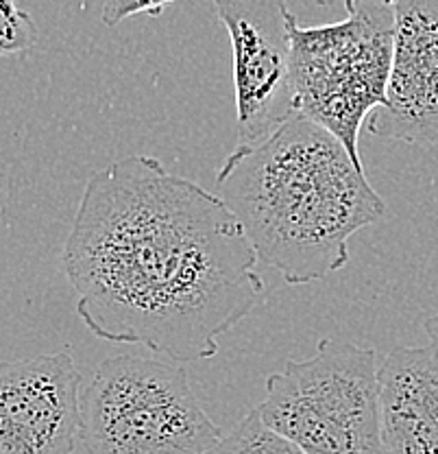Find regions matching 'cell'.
Wrapping results in <instances>:
<instances>
[{
  "label": "cell",
  "instance_id": "cell-1",
  "mask_svg": "<svg viewBox=\"0 0 438 454\" xmlns=\"http://www.w3.org/2000/svg\"><path fill=\"white\" fill-rule=\"evenodd\" d=\"M61 264L94 337L183 365L214 358L266 295L260 255L227 201L150 155L92 173Z\"/></svg>",
  "mask_w": 438,
  "mask_h": 454
},
{
  "label": "cell",
  "instance_id": "cell-2",
  "mask_svg": "<svg viewBox=\"0 0 438 454\" xmlns=\"http://www.w3.org/2000/svg\"><path fill=\"white\" fill-rule=\"evenodd\" d=\"M216 188L242 221L260 262L292 286L341 271L351 236L386 215L365 167L301 112L262 145L229 151Z\"/></svg>",
  "mask_w": 438,
  "mask_h": 454
},
{
  "label": "cell",
  "instance_id": "cell-3",
  "mask_svg": "<svg viewBox=\"0 0 438 454\" xmlns=\"http://www.w3.org/2000/svg\"><path fill=\"white\" fill-rule=\"evenodd\" d=\"M347 18L301 27L290 16L292 83L301 114L332 131L360 167V131L386 106L397 0H345Z\"/></svg>",
  "mask_w": 438,
  "mask_h": 454
},
{
  "label": "cell",
  "instance_id": "cell-4",
  "mask_svg": "<svg viewBox=\"0 0 438 454\" xmlns=\"http://www.w3.org/2000/svg\"><path fill=\"white\" fill-rule=\"evenodd\" d=\"M220 437L173 358L118 354L81 389L88 454H205Z\"/></svg>",
  "mask_w": 438,
  "mask_h": 454
},
{
  "label": "cell",
  "instance_id": "cell-5",
  "mask_svg": "<svg viewBox=\"0 0 438 454\" xmlns=\"http://www.w3.org/2000/svg\"><path fill=\"white\" fill-rule=\"evenodd\" d=\"M375 349L323 339L266 382L262 419L305 454H384Z\"/></svg>",
  "mask_w": 438,
  "mask_h": 454
},
{
  "label": "cell",
  "instance_id": "cell-6",
  "mask_svg": "<svg viewBox=\"0 0 438 454\" xmlns=\"http://www.w3.org/2000/svg\"><path fill=\"white\" fill-rule=\"evenodd\" d=\"M234 51L235 146L247 151L299 114L286 0H211Z\"/></svg>",
  "mask_w": 438,
  "mask_h": 454
},
{
  "label": "cell",
  "instance_id": "cell-7",
  "mask_svg": "<svg viewBox=\"0 0 438 454\" xmlns=\"http://www.w3.org/2000/svg\"><path fill=\"white\" fill-rule=\"evenodd\" d=\"M81 373L65 349L0 363V454H73Z\"/></svg>",
  "mask_w": 438,
  "mask_h": 454
},
{
  "label": "cell",
  "instance_id": "cell-8",
  "mask_svg": "<svg viewBox=\"0 0 438 454\" xmlns=\"http://www.w3.org/2000/svg\"><path fill=\"white\" fill-rule=\"evenodd\" d=\"M371 134L408 145H438V0H397L386 106Z\"/></svg>",
  "mask_w": 438,
  "mask_h": 454
},
{
  "label": "cell",
  "instance_id": "cell-9",
  "mask_svg": "<svg viewBox=\"0 0 438 454\" xmlns=\"http://www.w3.org/2000/svg\"><path fill=\"white\" fill-rule=\"evenodd\" d=\"M378 378L384 454H438V349L395 348Z\"/></svg>",
  "mask_w": 438,
  "mask_h": 454
},
{
  "label": "cell",
  "instance_id": "cell-10",
  "mask_svg": "<svg viewBox=\"0 0 438 454\" xmlns=\"http://www.w3.org/2000/svg\"><path fill=\"white\" fill-rule=\"evenodd\" d=\"M205 454H305L286 434L277 433L253 409L235 424L229 434H223Z\"/></svg>",
  "mask_w": 438,
  "mask_h": 454
},
{
  "label": "cell",
  "instance_id": "cell-11",
  "mask_svg": "<svg viewBox=\"0 0 438 454\" xmlns=\"http://www.w3.org/2000/svg\"><path fill=\"white\" fill-rule=\"evenodd\" d=\"M37 25L16 0H0V57L20 55L37 44Z\"/></svg>",
  "mask_w": 438,
  "mask_h": 454
},
{
  "label": "cell",
  "instance_id": "cell-12",
  "mask_svg": "<svg viewBox=\"0 0 438 454\" xmlns=\"http://www.w3.org/2000/svg\"><path fill=\"white\" fill-rule=\"evenodd\" d=\"M173 3L175 0H103V22L107 27H116L140 13L158 18Z\"/></svg>",
  "mask_w": 438,
  "mask_h": 454
},
{
  "label": "cell",
  "instance_id": "cell-13",
  "mask_svg": "<svg viewBox=\"0 0 438 454\" xmlns=\"http://www.w3.org/2000/svg\"><path fill=\"white\" fill-rule=\"evenodd\" d=\"M426 330H427V334H430L432 345L438 349V310L430 317V319H426Z\"/></svg>",
  "mask_w": 438,
  "mask_h": 454
},
{
  "label": "cell",
  "instance_id": "cell-14",
  "mask_svg": "<svg viewBox=\"0 0 438 454\" xmlns=\"http://www.w3.org/2000/svg\"><path fill=\"white\" fill-rule=\"evenodd\" d=\"M317 4H321V7H329V4H334V0H314Z\"/></svg>",
  "mask_w": 438,
  "mask_h": 454
}]
</instances>
